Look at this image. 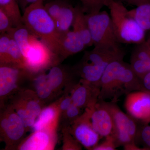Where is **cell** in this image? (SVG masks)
Masks as SVG:
<instances>
[{"mask_svg": "<svg viewBox=\"0 0 150 150\" xmlns=\"http://www.w3.org/2000/svg\"><path fill=\"white\" fill-rule=\"evenodd\" d=\"M98 100L110 99L116 102L123 95L142 91L141 79L134 72L131 65L123 59L115 60L108 65L99 82Z\"/></svg>", "mask_w": 150, "mask_h": 150, "instance_id": "obj_1", "label": "cell"}, {"mask_svg": "<svg viewBox=\"0 0 150 150\" xmlns=\"http://www.w3.org/2000/svg\"><path fill=\"white\" fill-rule=\"evenodd\" d=\"M94 47L85 52L73 70L81 79L99 87L100 81L108 65L115 60L123 59L126 53L120 45Z\"/></svg>", "mask_w": 150, "mask_h": 150, "instance_id": "obj_2", "label": "cell"}, {"mask_svg": "<svg viewBox=\"0 0 150 150\" xmlns=\"http://www.w3.org/2000/svg\"><path fill=\"white\" fill-rule=\"evenodd\" d=\"M23 23L34 35L46 43L59 57L61 34L56 23L44 7V2H38L28 6L23 12Z\"/></svg>", "mask_w": 150, "mask_h": 150, "instance_id": "obj_3", "label": "cell"}, {"mask_svg": "<svg viewBox=\"0 0 150 150\" xmlns=\"http://www.w3.org/2000/svg\"><path fill=\"white\" fill-rule=\"evenodd\" d=\"M115 36L120 43L138 44L146 40L145 30L128 14L122 2L106 0Z\"/></svg>", "mask_w": 150, "mask_h": 150, "instance_id": "obj_4", "label": "cell"}, {"mask_svg": "<svg viewBox=\"0 0 150 150\" xmlns=\"http://www.w3.org/2000/svg\"><path fill=\"white\" fill-rule=\"evenodd\" d=\"M98 101L111 114L114 126L112 136L118 146H123L124 149L129 150L136 145L135 141L138 134L136 120L123 112L116 103L103 100Z\"/></svg>", "mask_w": 150, "mask_h": 150, "instance_id": "obj_5", "label": "cell"}, {"mask_svg": "<svg viewBox=\"0 0 150 150\" xmlns=\"http://www.w3.org/2000/svg\"><path fill=\"white\" fill-rule=\"evenodd\" d=\"M23 55L25 69L31 72H38L56 64L59 59L51 48L33 33Z\"/></svg>", "mask_w": 150, "mask_h": 150, "instance_id": "obj_6", "label": "cell"}, {"mask_svg": "<svg viewBox=\"0 0 150 150\" xmlns=\"http://www.w3.org/2000/svg\"><path fill=\"white\" fill-rule=\"evenodd\" d=\"M86 18L94 46L120 45L107 12L101 11L97 13L86 14Z\"/></svg>", "mask_w": 150, "mask_h": 150, "instance_id": "obj_7", "label": "cell"}, {"mask_svg": "<svg viewBox=\"0 0 150 150\" xmlns=\"http://www.w3.org/2000/svg\"><path fill=\"white\" fill-rule=\"evenodd\" d=\"M125 108L128 114L135 120L150 121V93L138 91L126 95Z\"/></svg>", "mask_w": 150, "mask_h": 150, "instance_id": "obj_8", "label": "cell"}, {"mask_svg": "<svg viewBox=\"0 0 150 150\" xmlns=\"http://www.w3.org/2000/svg\"><path fill=\"white\" fill-rule=\"evenodd\" d=\"M73 134L77 142L87 149H93L98 145L100 138L94 130L90 120L89 109L74 121Z\"/></svg>", "mask_w": 150, "mask_h": 150, "instance_id": "obj_9", "label": "cell"}, {"mask_svg": "<svg viewBox=\"0 0 150 150\" xmlns=\"http://www.w3.org/2000/svg\"><path fill=\"white\" fill-rule=\"evenodd\" d=\"M100 88L81 79L73 87L71 97L73 104L79 108H91L98 100Z\"/></svg>", "mask_w": 150, "mask_h": 150, "instance_id": "obj_10", "label": "cell"}, {"mask_svg": "<svg viewBox=\"0 0 150 150\" xmlns=\"http://www.w3.org/2000/svg\"><path fill=\"white\" fill-rule=\"evenodd\" d=\"M90 113V120L94 130L100 137H106L113 133V121L108 110L98 101L96 105L88 108Z\"/></svg>", "mask_w": 150, "mask_h": 150, "instance_id": "obj_11", "label": "cell"}, {"mask_svg": "<svg viewBox=\"0 0 150 150\" xmlns=\"http://www.w3.org/2000/svg\"><path fill=\"white\" fill-rule=\"evenodd\" d=\"M130 64L140 79L150 72V44L146 40L136 44L131 53Z\"/></svg>", "mask_w": 150, "mask_h": 150, "instance_id": "obj_12", "label": "cell"}, {"mask_svg": "<svg viewBox=\"0 0 150 150\" xmlns=\"http://www.w3.org/2000/svg\"><path fill=\"white\" fill-rule=\"evenodd\" d=\"M25 69L13 64L1 65L0 67V96H6L17 85L19 79Z\"/></svg>", "mask_w": 150, "mask_h": 150, "instance_id": "obj_13", "label": "cell"}, {"mask_svg": "<svg viewBox=\"0 0 150 150\" xmlns=\"http://www.w3.org/2000/svg\"><path fill=\"white\" fill-rule=\"evenodd\" d=\"M86 48L81 39L73 30L61 34L59 40V56L67 58L83 51Z\"/></svg>", "mask_w": 150, "mask_h": 150, "instance_id": "obj_14", "label": "cell"}, {"mask_svg": "<svg viewBox=\"0 0 150 150\" xmlns=\"http://www.w3.org/2000/svg\"><path fill=\"white\" fill-rule=\"evenodd\" d=\"M1 126L7 138L12 142L18 141L24 135L25 127L16 112H9L3 118Z\"/></svg>", "mask_w": 150, "mask_h": 150, "instance_id": "obj_15", "label": "cell"}, {"mask_svg": "<svg viewBox=\"0 0 150 150\" xmlns=\"http://www.w3.org/2000/svg\"><path fill=\"white\" fill-rule=\"evenodd\" d=\"M41 110V106L38 100L30 99L18 105L15 112L21 119L25 128H32Z\"/></svg>", "mask_w": 150, "mask_h": 150, "instance_id": "obj_16", "label": "cell"}, {"mask_svg": "<svg viewBox=\"0 0 150 150\" xmlns=\"http://www.w3.org/2000/svg\"><path fill=\"white\" fill-rule=\"evenodd\" d=\"M73 31L82 40L86 47L93 46L91 35L86 18V13L81 5L76 6Z\"/></svg>", "mask_w": 150, "mask_h": 150, "instance_id": "obj_17", "label": "cell"}, {"mask_svg": "<svg viewBox=\"0 0 150 150\" xmlns=\"http://www.w3.org/2000/svg\"><path fill=\"white\" fill-rule=\"evenodd\" d=\"M51 144V139L45 130L35 131L25 140L20 147L22 150L48 149Z\"/></svg>", "mask_w": 150, "mask_h": 150, "instance_id": "obj_18", "label": "cell"}, {"mask_svg": "<svg viewBox=\"0 0 150 150\" xmlns=\"http://www.w3.org/2000/svg\"><path fill=\"white\" fill-rule=\"evenodd\" d=\"M76 6L68 0H64L60 15L56 21L57 29L60 34L70 30L74 19Z\"/></svg>", "mask_w": 150, "mask_h": 150, "instance_id": "obj_19", "label": "cell"}, {"mask_svg": "<svg viewBox=\"0 0 150 150\" xmlns=\"http://www.w3.org/2000/svg\"><path fill=\"white\" fill-rule=\"evenodd\" d=\"M128 13L144 30H150V2L136 6Z\"/></svg>", "mask_w": 150, "mask_h": 150, "instance_id": "obj_20", "label": "cell"}, {"mask_svg": "<svg viewBox=\"0 0 150 150\" xmlns=\"http://www.w3.org/2000/svg\"><path fill=\"white\" fill-rule=\"evenodd\" d=\"M20 7L18 0H0V8L10 18L14 28L23 25Z\"/></svg>", "mask_w": 150, "mask_h": 150, "instance_id": "obj_21", "label": "cell"}, {"mask_svg": "<svg viewBox=\"0 0 150 150\" xmlns=\"http://www.w3.org/2000/svg\"><path fill=\"white\" fill-rule=\"evenodd\" d=\"M57 114V110L54 106L44 108L35 120L32 127V130L34 132L46 130L55 121Z\"/></svg>", "mask_w": 150, "mask_h": 150, "instance_id": "obj_22", "label": "cell"}, {"mask_svg": "<svg viewBox=\"0 0 150 150\" xmlns=\"http://www.w3.org/2000/svg\"><path fill=\"white\" fill-rule=\"evenodd\" d=\"M56 64L51 66L48 72L46 74L47 81L53 91L59 88L65 79L64 69Z\"/></svg>", "mask_w": 150, "mask_h": 150, "instance_id": "obj_23", "label": "cell"}, {"mask_svg": "<svg viewBox=\"0 0 150 150\" xmlns=\"http://www.w3.org/2000/svg\"><path fill=\"white\" fill-rule=\"evenodd\" d=\"M8 64H13L25 69L24 57L17 43L12 37L8 54Z\"/></svg>", "mask_w": 150, "mask_h": 150, "instance_id": "obj_24", "label": "cell"}, {"mask_svg": "<svg viewBox=\"0 0 150 150\" xmlns=\"http://www.w3.org/2000/svg\"><path fill=\"white\" fill-rule=\"evenodd\" d=\"M36 95L40 99L48 98L53 91L48 83L46 74H42L37 76L34 82Z\"/></svg>", "mask_w": 150, "mask_h": 150, "instance_id": "obj_25", "label": "cell"}, {"mask_svg": "<svg viewBox=\"0 0 150 150\" xmlns=\"http://www.w3.org/2000/svg\"><path fill=\"white\" fill-rule=\"evenodd\" d=\"M86 14L97 13L105 6L106 0H79Z\"/></svg>", "mask_w": 150, "mask_h": 150, "instance_id": "obj_26", "label": "cell"}, {"mask_svg": "<svg viewBox=\"0 0 150 150\" xmlns=\"http://www.w3.org/2000/svg\"><path fill=\"white\" fill-rule=\"evenodd\" d=\"M11 37L8 33L0 35V61L1 65L8 64V54Z\"/></svg>", "mask_w": 150, "mask_h": 150, "instance_id": "obj_27", "label": "cell"}, {"mask_svg": "<svg viewBox=\"0 0 150 150\" xmlns=\"http://www.w3.org/2000/svg\"><path fill=\"white\" fill-rule=\"evenodd\" d=\"M63 1L64 0H51L44 3L46 11L55 22L60 15Z\"/></svg>", "mask_w": 150, "mask_h": 150, "instance_id": "obj_28", "label": "cell"}, {"mask_svg": "<svg viewBox=\"0 0 150 150\" xmlns=\"http://www.w3.org/2000/svg\"><path fill=\"white\" fill-rule=\"evenodd\" d=\"M13 28L10 18L2 9L0 8V33H8Z\"/></svg>", "mask_w": 150, "mask_h": 150, "instance_id": "obj_29", "label": "cell"}, {"mask_svg": "<svg viewBox=\"0 0 150 150\" xmlns=\"http://www.w3.org/2000/svg\"><path fill=\"white\" fill-rule=\"evenodd\" d=\"M114 138L112 136L105 137L104 142L100 144L96 145L93 149L94 150H115L118 147Z\"/></svg>", "mask_w": 150, "mask_h": 150, "instance_id": "obj_30", "label": "cell"}, {"mask_svg": "<svg viewBox=\"0 0 150 150\" xmlns=\"http://www.w3.org/2000/svg\"><path fill=\"white\" fill-rule=\"evenodd\" d=\"M80 109V108L72 103L66 111L67 117L75 121L81 116Z\"/></svg>", "mask_w": 150, "mask_h": 150, "instance_id": "obj_31", "label": "cell"}, {"mask_svg": "<svg viewBox=\"0 0 150 150\" xmlns=\"http://www.w3.org/2000/svg\"><path fill=\"white\" fill-rule=\"evenodd\" d=\"M141 135L143 142L150 147V126L144 127L141 131Z\"/></svg>", "mask_w": 150, "mask_h": 150, "instance_id": "obj_32", "label": "cell"}, {"mask_svg": "<svg viewBox=\"0 0 150 150\" xmlns=\"http://www.w3.org/2000/svg\"><path fill=\"white\" fill-rule=\"evenodd\" d=\"M72 103V100L71 96L66 98L60 103V109L62 111H66Z\"/></svg>", "mask_w": 150, "mask_h": 150, "instance_id": "obj_33", "label": "cell"}, {"mask_svg": "<svg viewBox=\"0 0 150 150\" xmlns=\"http://www.w3.org/2000/svg\"><path fill=\"white\" fill-rule=\"evenodd\" d=\"M125 1H126L130 4L135 6H138L143 4L150 2V0H125Z\"/></svg>", "mask_w": 150, "mask_h": 150, "instance_id": "obj_34", "label": "cell"}, {"mask_svg": "<svg viewBox=\"0 0 150 150\" xmlns=\"http://www.w3.org/2000/svg\"><path fill=\"white\" fill-rule=\"evenodd\" d=\"M148 43H149L150 44V33L148 36V38H147L146 40Z\"/></svg>", "mask_w": 150, "mask_h": 150, "instance_id": "obj_35", "label": "cell"}, {"mask_svg": "<svg viewBox=\"0 0 150 150\" xmlns=\"http://www.w3.org/2000/svg\"><path fill=\"white\" fill-rule=\"evenodd\" d=\"M43 2H44V3L48 1H51V0H43Z\"/></svg>", "mask_w": 150, "mask_h": 150, "instance_id": "obj_36", "label": "cell"}, {"mask_svg": "<svg viewBox=\"0 0 150 150\" xmlns=\"http://www.w3.org/2000/svg\"><path fill=\"white\" fill-rule=\"evenodd\" d=\"M117 1H119L122 2L123 1H124V0H117Z\"/></svg>", "mask_w": 150, "mask_h": 150, "instance_id": "obj_37", "label": "cell"}]
</instances>
